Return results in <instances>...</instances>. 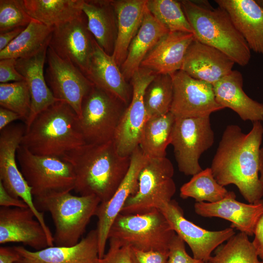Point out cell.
Here are the masks:
<instances>
[{
    "label": "cell",
    "instance_id": "1",
    "mask_svg": "<svg viewBox=\"0 0 263 263\" xmlns=\"http://www.w3.org/2000/svg\"><path fill=\"white\" fill-rule=\"evenodd\" d=\"M263 136L261 122L253 123L251 130L244 133L236 125L224 130L210 169L221 186L233 184L250 204L263 197V183L259 176V155Z\"/></svg>",
    "mask_w": 263,
    "mask_h": 263
},
{
    "label": "cell",
    "instance_id": "2",
    "mask_svg": "<svg viewBox=\"0 0 263 263\" xmlns=\"http://www.w3.org/2000/svg\"><path fill=\"white\" fill-rule=\"evenodd\" d=\"M61 158L73 168L75 191L81 196H95L101 203L113 196L125 177L131 161L130 156L118 154L113 140L100 144H86Z\"/></svg>",
    "mask_w": 263,
    "mask_h": 263
},
{
    "label": "cell",
    "instance_id": "3",
    "mask_svg": "<svg viewBox=\"0 0 263 263\" xmlns=\"http://www.w3.org/2000/svg\"><path fill=\"white\" fill-rule=\"evenodd\" d=\"M86 144L75 111L67 103L56 100L26 127L20 145L36 155L61 158Z\"/></svg>",
    "mask_w": 263,
    "mask_h": 263
},
{
    "label": "cell",
    "instance_id": "4",
    "mask_svg": "<svg viewBox=\"0 0 263 263\" xmlns=\"http://www.w3.org/2000/svg\"><path fill=\"white\" fill-rule=\"evenodd\" d=\"M180 2L196 39L220 50L241 66L249 63L250 49L225 10L213 8L205 0Z\"/></svg>",
    "mask_w": 263,
    "mask_h": 263
},
{
    "label": "cell",
    "instance_id": "5",
    "mask_svg": "<svg viewBox=\"0 0 263 263\" xmlns=\"http://www.w3.org/2000/svg\"><path fill=\"white\" fill-rule=\"evenodd\" d=\"M34 200L38 210L50 213L55 227L54 245L59 246L79 242L101 203L95 196L74 195L70 191L51 193Z\"/></svg>",
    "mask_w": 263,
    "mask_h": 263
},
{
    "label": "cell",
    "instance_id": "6",
    "mask_svg": "<svg viewBox=\"0 0 263 263\" xmlns=\"http://www.w3.org/2000/svg\"><path fill=\"white\" fill-rule=\"evenodd\" d=\"M176 234L159 209L138 214L120 213L113 221L108 240L143 251H169Z\"/></svg>",
    "mask_w": 263,
    "mask_h": 263
},
{
    "label": "cell",
    "instance_id": "7",
    "mask_svg": "<svg viewBox=\"0 0 263 263\" xmlns=\"http://www.w3.org/2000/svg\"><path fill=\"white\" fill-rule=\"evenodd\" d=\"M174 168L166 157L148 158L138 177V189L124 204L120 213L143 214L159 209L172 200L176 192Z\"/></svg>",
    "mask_w": 263,
    "mask_h": 263
},
{
    "label": "cell",
    "instance_id": "8",
    "mask_svg": "<svg viewBox=\"0 0 263 263\" xmlns=\"http://www.w3.org/2000/svg\"><path fill=\"white\" fill-rule=\"evenodd\" d=\"M127 107L110 93L94 85L83 99L79 117L86 144L113 140Z\"/></svg>",
    "mask_w": 263,
    "mask_h": 263
},
{
    "label": "cell",
    "instance_id": "9",
    "mask_svg": "<svg viewBox=\"0 0 263 263\" xmlns=\"http://www.w3.org/2000/svg\"><path fill=\"white\" fill-rule=\"evenodd\" d=\"M17 159L34 198L74 190L75 175L73 168L62 158L36 155L20 145L17 151Z\"/></svg>",
    "mask_w": 263,
    "mask_h": 263
},
{
    "label": "cell",
    "instance_id": "10",
    "mask_svg": "<svg viewBox=\"0 0 263 263\" xmlns=\"http://www.w3.org/2000/svg\"><path fill=\"white\" fill-rule=\"evenodd\" d=\"M210 116L175 117L171 144L179 170L186 175L201 171V155L214 142Z\"/></svg>",
    "mask_w": 263,
    "mask_h": 263
},
{
    "label": "cell",
    "instance_id": "11",
    "mask_svg": "<svg viewBox=\"0 0 263 263\" xmlns=\"http://www.w3.org/2000/svg\"><path fill=\"white\" fill-rule=\"evenodd\" d=\"M156 75L152 71L140 67L130 80L131 100L123 114L113 139L120 156H130L139 145L147 121L144 95L147 86Z\"/></svg>",
    "mask_w": 263,
    "mask_h": 263
},
{
    "label": "cell",
    "instance_id": "12",
    "mask_svg": "<svg viewBox=\"0 0 263 263\" xmlns=\"http://www.w3.org/2000/svg\"><path fill=\"white\" fill-rule=\"evenodd\" d=\"M173 83L171 112L175 117H205L224 108L217 102L213 85L182 70L170 75Z\"/></svg>",
    "mask_w": 263,
    "mask_h": 263
},
{
    "label": "cell",
    "instance_id": "13",
    "mask_svg": "<svg viewBox=\"0 0 263 263\" xmlns=\"http://www.w3.org/2000/svg\"><path fill=\"white\" fill-rule=\"evenodd\" d=\"M45 78L55 98L69 104L79 117L83 99L94 84L74 64L48 46Z\"/></svg>",
    "mask_w": 263,
    "mask_h": 263
},
{
    "label": "cell",
    "instance_id": "14",
    "mask_svg": "<svg viewBox=\"0 0 263 263\" xmlns=\"http://www.w3.org/2000/svg\"><path fill=\"white\" fill-rule=\"evenodd\" d=\"M159 209L175 233L188 244L196 259L209 262L214 250L235 234L231 227L210 231L195 225L184 217L183 209L174 200Z\"/></svg>",
    "mask_w": 263,
    "mask_h": 263
},
{
    "label": "cell",
    "instance_id": "15",
    "mask_svg": "<svg viewBox=\"0 0 263 263\" xmlns=\"http://www.w3.org/2000/svg\"><path fill=\"white\" fill-rule=\"evenodd\" d=\"M25 130V125L12 123L0 132V182L10 194L22 200L36 213L31 188L17 163V151Z\"/></svg>",
    "mask_w": 263,
    "mask_h": 263
},
{
    "label": "cell",
    "instance_id": "16",
    "mask_svg": "<svg viewBox=\"0 0 263 263\" xmlns=\"http://www.w3.org/2000/svg\"><path fill=\"white\" fill-rule=\"evenodd\" d=\"M94 39L83 12L75 19L54 27L49 47L60 58L71 62L85 76Z\"/></svg>",
    "mask_w": 263,
    "mask_h": 263
},
{
    "label": "cell",
    "instance_id": "17",
    "mask_svg": "<svg viewBox=\"0 0 263 263\" xmlns=\"http://www.w3.org/2000/svg\"><path fill=\"white\" fill-rule=\"evenodd\" d=\"M130 158L129 170L115 192L108 201L100 203L95 213L98 220L96 229L100 259L105 254L110 229L127 199L137 191L140 172L148 160L139 146L132 152Z\"/></svg>",
    "mask_w": 263,
    "mask_h": 263
},
{
    "label": "cell",
    "instance_id": "18",
    "mask_svg": "<svg viewBox=\"0 0 263 263\" xmlns=\"http://www.w3.org/2000/svg\"><path fill=\"white\" fill-rule=\"evenodd\" d=\"M22 243L40 250L49 245L45 232L29 208H0V244Z\"/></svg>",
    "mask_w": 263,
    "mask_h": 263
},
{
    "label": "cell",
    "instance_id": "19",
    "mask_svg": "<svg viewBox=\"0 0 263 263\" xmlns=\"http://www.w3.org/2000/svg\"><path fill=\"white\" fill-rule=\"evenodd\" d=\"M98 242L95 229L73 246L54 245L33 251L22 246L14 247L21 256L17 263H100Z\"/></svg>",
    "mask_w": 263,
    "mask_h": 263
},
{
    "label": "cell",
    "instance_id": "20",
    "mask_svg": "<svg viewBox=\"0 0 263 263\" xmlns=\"http://www.w3.org/2000/svg\"><path fill=\"white\" fill-rule=\"evenodd\" d=\"M234 64L220 50L194 38L187 51L181 70L213 86L233 70Z\"/></svg>",
    "mask_w": 263,
    "mask_h": 263
},
{
    "label": "cell",
    "instance_id": "21",
    "mask_svg": "<svg viewBox=\"0 0 263 263\" xmlns=\"http://www.w3.org/2000/svg\"><path fill=\"white\" fill-rule=\"evenodd\" d=\"M85 76L95 86L110 93L127 106L132 96V88L123 76L112 56L107 54L95 39Z\"/></svg>",
    "mask_w": 263,
    "mask_h": 263
},
{
    "label": "cell",
    "instance_id": "22",
    "mask_svg": "<svg viewBox=\"0 0 263 263\" xmlns=\"http://www.w3.org/2000/svg\"><path fill=\"white\" fill-rule=\"evenodd\" d=\"M228 197L210 203L196 202L195 212L203 217H218L231 223L230 227L249 236L254 235L258 220L263 210V199L255 204H245Z\"/></svg>",
    "mask_w": 263,
    "mask_h": 263
},
{
    "label": "cell",
    "instance_id": "23",
    "mask_svg": "<svg viewBox=\"0 0 263 263\" xmlns=\"http://www.w3.org/2000/svg\"><path fill=\"white\" fill-rule=\"evenodd\" d=\"M194 38L192 33L169 32L148 53L140 67L156 75L173 74L181 70L187 51Z\"/></svg>",
    "mask_w": 263,
    "mask_h": 263
},
{
    "label": "cell",
    "instance_id": "24",
    "mask_svg": "<svg viewBox=\"0 0 263 263\" xmlns=\"http://www.w3.org/2000/svg\"><path fill=\"white\" fill-rule=\"evenodd\" d=\"M48 46H45L32 56L16 60V68L24 78L31 95V113L26 127L39 113L56 101L47 84L44 72Z\"/></svg>",
    "mask_w": 263,
    "mask_h": 263
},
{
    "label": "cell",
    "instance_id": "25",
    "mask_svg": "<svg viewBox=\"0 0 263 263\" xmlns=\"http://www.w3.org/2000/svg\"><path fill=\"white\" fill-rule=\"evenodd\" d=\"M230 16L250 50L263 55V8L254 0H216Z\"/></svg>",
    "mask_w": 263,
    "mask_h": 263
},
{
    "label": "cell",
    "instance_id": "26",
    "mask_svg": "<svg viewBox=\"0 0 263 263\" xmlns=\"http://www.w3.org/2000/svg\"><path fill=\"white\" fill-rule=\"evenodd\" d=\"M243 86L241 73L233 70L213 86L217 102L223 108L233 110L244 121L253 123L263 121V103L249 97Z\"/></svg>",
    "mask_w": 263,
    "mask_h": 263
},
{
    "label": "cell",
    "instance_id": "27",
    "mask_svg": "<svg viewBox=\"0 0 263 263\" xmlns=\"http://www.w3.org/2000/svg\"><path fill=\"white\" fill-rule=\"evenodd\" d=\"M147 0H112L117 22V34L113 54L120 67L125 61L129 46L143 21Z\"/></svg>",
    "mask_w": 263,
    "mask_h": 263
},
{
    "label": "cell",
    "instance_id": "28",
    "mask_svg": "<svg viewBox=\"0 0 263 263\" xmlns=\"http://www.w3.org/2000/svg\"><path fill=\"white\" fill-rule=\"evenodd\" d=\"M82 11L95 41L105 53L112 56L117 34V17L112 0H84Z\"/></svg>",
    "mask_w": 263,
    "mask_h": 263
},
{
    "label": "cell",
    "instance_id": "29",
    "mask_svg": "<svg viewBox=\"0 0 263 263\" xmlns=\"http://www.w3.org/2000/svg\"><path fill=\"white\" fill-rule=\"evenodd\" d=\"M169 32L150 13L146 6L141 25L132 41L126 58L120 66L121 72L127 81L131 80L148 53Z\"/></svg>",
    "mask_w": 263,
    "mask_h": 263
},
{
    "label": "cell",
    "instance_id": "30",
    "mask_svg": "<svg viewBox=\"0 0 263 263\" xmlns=\"http://www.w3.org/2000/svg\"><path fill=\"white\" fill-rule=\"evenodd\" d=\"M84 0H22L27 13L45 25L54 27L83 13Z\"/></svg>",
    "mask_w": 263,
    "mask_h": 263
},
{
    "label": "cell",
    "instance_id": "31",
    "mask_svg": "<svg viewBox=\"0 0 263 263\" xmlns=\"http://www.w3.org/2000/svg\"><path fill=\"white\" fill-rule=\"evenodd\" d=\"M175 117L171 113L147 120L139 147L148 158L166 157V150L171 144Z\"/></svg>",
    "mask_w": 263,
    "mask_h": 263
},
{
    "label": "cell",
    "instance_id": "32",
    "mask_svg": "<svg viewBox=\"0 0 263 263\" xmlns=\"http://www.w3.org/2000/svg\"><path fill=\"white\" fill-rule=\"evenodd\" d=\"M54 27L33 19L6 48L0 51V59L25 58L49 45Z\"/></svg>",
    "mask_w": 263,
    "mask_h": 263
},
{
    "label": "cell",
    "instance_id": "33",
    "mask_svg": "<svg viewBox=\"0 0 263 263\" xmlns=\"http://www.w3.org/2000/svg\"><path fill=\"white\" fill-rule=\"evenodd\" d=\"M180 196L182 199L192 198L196 202L214 203L226 198L236 197V195L220 185L214 178L210 168H207L193 175L189 181L182 186Z\"/></svg>",
    "mask_w": 263,
    "mask_h": 263
},
{
    "label": "cell",
    "instance_id": "34",
    "mask_svg": "<svg viewBox=\"0 0 263 263\" xmlns=\"http://www.w3.org/2000/svg\"><path fill=\"white\" fill-rule=\"evenodd\" d=\"M173 94L171 75H156L147 86L144 95L147 120L170 112Z\"/></svg>",
    "mask_w": 263,
    "mask_h": 263
},
{
    "label": "cell",
    "instance_id": "35",
    "mask_svg": "<svg viewBox=\"0 0 263 263\" xmlns=\"http://www.w3.org/2000/svg\"><path fill=\"white\" fill-rule=\"evenodd\" d=\"M252 242L243 233L235 234L221 244L211 256L210 263H263L259 259Z\"/></svg>",
    "mask_w": 263,
    "mask_h": 263
},
{
    "label": "cell",
    "instance_id": "36",
    "mask_svg": "<svg viewBox=\"0 0 263 263\" xmlns=\"http://www.w3.org/2000/svg\"><path fill=\"white\" fill-rule=\"evenodd\" d=\"M146 6L153 17L169 32H180L194 34L180 1L147 0Z\"/></svg>",
    "mask_w": 263,
    "mask_h": 263
},
{
    "label": "cell",
    "instance_id": "37",
    "mask_svg": "<svg viewBox=\"0 0 263 263\" xmlns=\"http://www.w3.org/2000/svg\"><path fill=\"white\" fill-rule=\"evenodd\" d=\"M0 105L19 114L25 124L31 109V95L26 81L0 83Z\"/></svg>",
    "mask_w": 263,
    "mask_h": 263
},
{
    "label": "cell",
    "instance_id": "38",
    "mask_svg": "<svg viewBox=\"0 0 263 263\" xmlns=\"http://www.w3.org/2000/svg\"><path fill=\"white\" fill-rule=\"evenodd\" d=\"M33 19L25 10L22 0H0V33L25 28Z\"/></svg>",
    "mask_w": 263,
    "mask_h": 263
},
{
    "label": "cell",
    "instance_id": "39",
    "mask_svg": "<svg viewBox=\"0 0 263 263\" xmlns=\"http://www.w3.org/2000/svg\"><path fill=\"white\" fill-rule=\"evenodd\" d=\"M109 248L100 263H132L130 257V246L113 239H109Z\"/></svg>",
    "mask_w": 263,
    "mask_h": 263
},
{
    "label": "cell",
    "instance_id": "40",
    "mask_svg": "<svg viewBox=\"0 0 263 263\" xmlns=\"http://www.w3.org/2000/svg\"><path fill=\"white\" fill-rule=\"evenodd\" d=\"M168 263H210L190 256L186 250L185 242L176 234L169 247Z\"/></svg>",
    "mask_w": 263,
    "mask_h": 263
},
{
    "label": "cell",
    "instance_id": "41",
    "mask_svg": "<svg viewBox=\"0 0 263 263\" xmlns=\"http://www.w3.org/2000/svg\"><path fill=\"white\" fill-rule=\"evenodd\" d=\"M169 251H143L130 246L132 263H168Z\"/></svg>",
    "mask_w": 263,
    "mask_h": 263
},
{
    "label": "cell",
    "instance_id": "42",
    "mask_svg": "<svg viewBox=\"0 0 263 263\" xmlns=\"http://www.w3.org/2000/svg\"><path fill=\"white\" fill-rule=\"evenodd\" d=\"M16 60L14 58L0 59V83H6L11 81L18 82L24 80V78L16 68Z\"/></svg>",
    "mask_w": 263,
    "mask_h": 263
},
{
    "label": "cell",
    "instance_id": "43",
    "mask_svg": "<svg viewBox=\"0 0 263 263\" xmlns=\"http://www.w3.org/2000/svg\"><path fill=\"white\" fill-rule=\"evenodd\" d=\"M0 206L3 207L29 208L22 200L10 194L1 182H0Z\"/></svg>",
    "mask_w": 263,
    "mask_h": 263
},
{
    "label": "cell",
    "instance_id": "44",
    "mask_svg": "<svg viewBox=\"0 0 263 263\" xmlns=\"http://www.w3.org/2000/svg\"><path fill=\"white\" fill-rule=\"evenodd\" d=\"M252 243L259 258L263 262V210L256 224Z\"/></svg>",
    "mask_w": 263,
    "mask_h": 263
},
{
    "label": "cell",
    "instance_id": "45",
    "mask_svg": "<svg viewBox=\"0 0 263 263\" xmlns=\"http://www.w3.org/2000/svg\"><path fill=\"white\" fill-rule=\"evenodd\" d=\"M21 259L20 255L13 247H0V263H17Z\"/></svg>",
    "mask_w": 263,
    "mask_h": 263
},
{
    "label": "cell",
    "instance_id": "46",
    "mask_svg": "<svg viewBox=\"0 0 263 263\" xmlns=\"http://www.w3.org/2000/svg\"><path fill=\"white\" fill-rule=\"evenodd\" d=\"M22 120L17 113L0 107V131L17 120Z\"/></svg>",
    "mask_w": 263,
    "mask_h": 263
},
{
    "label": "cell",
    "instance_id": "47",
    "mask_svg": "<svg viewBox=\"0 0 263 263\" xmlns=\"http://www.w3.org/2000/svg\"><path fill=\"white\" fill-rule=\"evenodd\" d=\"M24 29L25 28L20 27L5 32L0 33V51L11 43Z\"/></svg>",
    "mask_w": 263,
    "mask_h": 263
},
{
    "label": "cell",
    "instance_id": "48",
    "mask_svg": "<svg viewBox=\"0 0 263 263\" xmlns=\"http://www.w3.org/2000/svg\"><path fill=\"white\" fill-rule=\"evenodd\" d=\"M259 176L263 183V147L261 148L259 155Z\"/></svg>",
    "mask_w": 263,
    "mask_h": 263
}]
</instances>
